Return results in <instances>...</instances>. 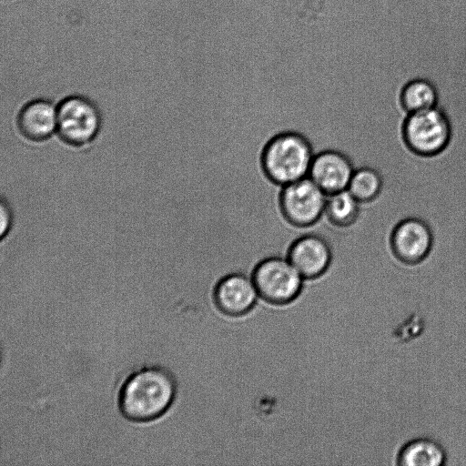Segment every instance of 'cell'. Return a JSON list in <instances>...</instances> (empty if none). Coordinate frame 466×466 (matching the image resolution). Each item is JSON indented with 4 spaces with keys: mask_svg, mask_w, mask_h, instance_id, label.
Here are the masks:
<instances>
[{
    "mask_svg": "<svg viewBox=\"0 0 466 466\" xmlns=\"http://www.w3.org/2000/svg\"><path fill=\"white\" fill-rule=\"evenodd\" d=\"M177 380L170 370L146 366L129 374L117 396L121 414L133 422H149L163 416L173 405Z\"/></svg>",
    "mask_w": 466,
    "mask_h": 466,
    "instance_id": "obj_1",
    "label": "cell"
},
{
    "mask_svg": "<svg viewBox=\"0 0 466 466\" xmlns=\"http://www.w3.org/2000/svg\"><path fill=\"white\" fill-rule=\"evenodd\" d=\"M315 152L309 139L295 131L273 136L261 152L266 176L279 186H286L309 176Z\"/></svg>",
    "mask_w": 466,
    "mask_h": 466,
    "instance_id": "obj_2",
    "label": "cell"
},
{
    "mask_svg": "<svg viewBox=\"0 0 466 466\" xmlns=\"http://www.w3.org/2000/svg\"><path fill=\"white\" fill-rule=\"evenodd\" d=\"M251 278L258 296L275 306L293 302L300 295L305 279L288 258L282 256L260 260L253 268Z\"/></svg>",
    "mask_w": 466,
    "mask_h": 466,
    "instance_id": "obj_3",
    "label": "cell"
},
{
    "mask_svg": "<svg viewBox=\"0 0 466 466\" xmlns=\"http://www.w3.org/2000/svg\"><path fill=\"white\" fill-rule=\"evenodd\" d=\"M56 109V133L64 143L80 147L92 143L98 136L101 113L88 97L68 96L61 100Z\"/></svg>",
    "mask_w": 466,
    "mask_h": 466,
    "instance_id": "obj_4",
    "label": "cell"
},
{
    "mask_svg": "<svg viewBox=\"0 0 466 466\" xmlns=\"http://www.w3.org/2000/svg\"><path fill=\"white\" fill-rule=\"evenodd\" d=\"M403 137L411 151L433 156L441 152L450 141V122L437 106L411 113L404 122Z\"/></svg>",
    "mask_w": 466,
    "mask_h": 466,
    "instance_id": "obj_5",
    "label": "cell"
},
{
    "mask_svg": "<svg viewBox=\"0 0 466 466\" xmlns=\"http://www.w3.org/2000/svg\"><path fill=\"white\" fill-rule=\"evenodd\" d=\"M327 198L328 195L308 176L282 187L279 206L289 223L307 228L323 217Z\"/></svg>",
    "mask_w": 466,
    "mask_h": 466,
    "instance_id": "obj_6",
    "label": "cell"
},
{
    "mask_svg": "<svg viewBox=\"0 0 466 466\" xmlns=\"http://www.w3.org/2000/svg\"><path fill=\"white\" fill-rule=\"evenodd\" d=\"M212 297L218 311L228 317H240L253 309L258 293L251 276L232 272L216 282Z\"/></svg>",
    "mask_w": 466,
    "mask_h": 466,
    "instance_id": "obj_7",
    "label": "cell"
},
{
    "mask_svg": "<svg viewBox=\"0 0 466 466\" xmlns=\"http://www.w3.org/2000/svg\"><path fill=\"white\" fill-rule=\"evenodd\" d=\"M390 244L397 260L406 266H416L429 256L433 237L430 227L424 221L410 218L396 226Z\"/></svg>",
    "mask_w": 466,
    "mask_h": 466,
    "instance_id": "obj_8",
    "label": "cell"
},
{
    "mask_svg": "<svg viewBox=\"0 0 466 466\" xmlns=\"http://www.w3.org/2000/svg\"><path fill=\"white\" fill-rule=\"evenodd\" d=\"M287 258L305 279L314 280L329 270L332 250L323 237L307 233L293 241Z\"/></svg>",
    "mask_w": 466,
    "mask_h": 466,
    "instance_id": "obj_9",
    "label": "cell"
},
{
    "mask_svg": "<svg viewBox=\"0 0 466 466\" xmlns=\"http://www.w3.org/2000/svg\"><path fill=\"white\" fill-rule=\"evenodd\" d=\"M355 167L344 153L327 149L315 154L309 177L327 194L347 189Z\"/></svg>",
    "mask_w": 466,
    "mask_h": 466,
    "instance_id": "obj_10",
    "label": "cell"
},
{
    "mask_svg": "<svg viewBox=\"0 0 466 466\" xmlns=\"http://www.w3.org/2000/svg\"><path fill=\"white\" fill-rule=\"evenodd\" d=\"M56 106L48 99L37 98L27 102L17 116L21 135L33 142H43L56 132Z\"/></svg>",
    "mask_w": 466,
    "mask_h": 466,
    "instance_id": "obj_11",
    "label": "cell"
},
{
    "mask_svg": "<svg viewBox=\"0 0 466 466\" xmlns=\"http://www.w3.org/2000/svg\"><path fill=\"white\" fill-rule=\"evenodd\" d=\"M446 461L444 448L430 438L407 441L396 455V464L400 466H442Z\"/></svg>",
    "mask_w": 466,
    "mask_h": 466,
    "instance_id": "obj_12",
    "label": "cell"
},
{
    "mask_svg": "<svg viewBox=\"0 0 466 466\" xmlns=\"http://www.w3.org/2000/svg\"><path fill=\"white\" fill-rule=\"evenodd\" d=\"M360 210V202L347 188L328 195L324 217L336 227H348L357 220Z\"/></svg>",
    "mask_w": 466,
    "mask_h": 466,
    "instance_id": "obj_13",
    "label": "cell"
},
{
    "mask_svg": "<svg viewBox=\"0 0 466 466\" xmlns=\"http://www.w3.org/2000/svg\"><path fill=\"white\" fill-rule=\"evenodd\" d=\"M400 101L405 111L411 114L436 106L438 93L429 80L418 78L403 87Z\"/></svg>",
    "mask_w": 466,
    "mask_h": 466,
    "instance_id": "obj_14",
    "label": "cell"
},
{
    "mask_svg": "<svg viewBox=\"0 0 466 466\" xmlns=\"http://www.w3.org/2000/svg\"><path fill=\"white\" fill-rule=\"evenodd\" d=\"M381 187L380 173L370 167H360L354 170L348 189L360 203H366L375 199Z\"/></svg>",
    "mask_w": 466,
    "mask_h": 466,
    "instance_id": "obj_15",
    "label": "cell"
},
{
    "mask_svg": "<svg viewBox=\"0 0 466 466\" xmlns=\"http://www.w3.org/2000/svg\"><path fill=\"white\" fill-rule=\"evenodd\" d=\"M1 228L0 235L1 238H4L9 233L13 224V213L9 205L2 200L1 207Z\"/></svg>",
    "mask_w": 466,
    "mask_h": 466,
    "instance_id": "obj_16",
    "label": "cell"
},
{
    "mask_svg": "<svg viewBox=\"0 0 466 466\" xmlns=\"http://www.w3.org/2000/svg\"><path fill=\"white\" fill-rule=\"evenodd\" d=\"M410 154H409V155H410ZM407 157H406V158H407ZM406 158H405V159H406ZM405 159H404V160H405ZM404 160H403V161H404ZM403 161H402V162H403ZM402 162H401V163H402ZM401 163H400V164H401ZM400 165H399V166H400ZM399 166H398V167H399ZM395 168H396V167H395ZM395 168H394V169H395ZM394 169H393V170H394ZM391 171H392V170H391ZM391 171H390V172H391ZM390 172H388V173H390ZM388 173H385V174H388ZM382 175H384V174H382ZM380 176H381V175H380Z\"/></svg>",
    "mask_w": 466,
    "mask_h": 466,
    "instance_id": "obj_17",
    "label": "cell"
}]
</instances>
